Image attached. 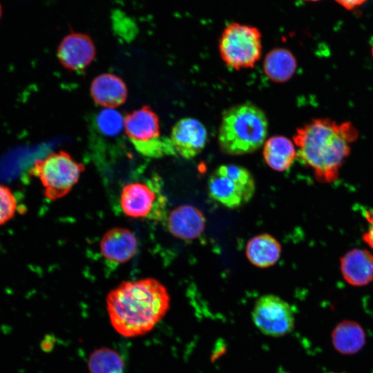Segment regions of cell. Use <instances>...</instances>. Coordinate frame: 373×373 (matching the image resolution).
Masks as SVG:
<instances>
[{
  "label": "cell",
  "mask_w": 373,
  "mask_h": 373,
  "mask_svg": "<svg viewBox=\"0 0 373 373\" xmlns=\"http://www.w3.org/2000/svg\"><path fill=\"white\" fill-rule=\"evenodd\" d=\"M359 132L350 121L313 119L298 128L293 137L296 157L311 169L317 181L330 184L339 178Z\"/></svg>",
  "instance_id": "cell-1"
},
{
  "label": "cell",
  "mask_w": 373,
  "mask_h": 373,
  "mask_svg": "<svg viewBox=\"0 0 373 373\" xmlns=\"http://www.w3.org/2000/svg\"><path fill=\"white\" fill-rule=\"evenodd\" d=\"M106 303L114 329L134 338L151 331L164 317L170 296L160 281L146 278L122 282L108 294Z\"/></svg>",
  "instance_id": "cell-2"
},
{
  "label": "cell",
  "mask_w": 373,
  "mask_h": 373,
  "mask_svg": "<svg viewBox=\"0 0 373 373\" xmlns=\"http://www.w3.org/2000/svg\"><path fill=\"white\" fill-rule=\"evenodd\" d=\"M267 131V118L261 108L250 102L235 105L222 114L218 130L220 149L231 155L253 153L264 144Z\"/></svg>",
  "instance_id": "cell-3"
},
{
  "label": "cell",
  "mask_w": 373,
  "mask_h": 373,
  "mask_svg": "<svg viewBox=\"0 0 373 373\" xmlns=\"http://www.w3.org/2000/svg\"><path fill=\"white\" fill-rule=\"evenodd\" d=\"M84 169V166L70 154L59 151L37 160L31 173L40 180L44 195L50 200H56L72 190Z\"/></svg>",
  "instance_id": "cell-4"
},
{
  "label": "cell",
  "mask_w": 373,
  "mask_h": 373,
  "mask_svg": "<svg viewBox=\"0 0 373 373\" xmlns=\"http://www.w3.org/2000/svg\"><path fill=\"white\" fill-rule=\"evenodd\" d=\"M220 55L229 68H253L262 55V35L254 26L233 22L222 31L219 39Z\"/></svg>",
  "instance_id": "cell-5"
},
{
  "label": "cell",
  "mask_w": 373,
  "mask_h": 373,
  "mask_svg": "<svg viewBox=\"0 0 373 373\" xmlns=\"http://www.w3.org/2000/svg\"><path fill=\"white\" fill-rule=\"evenodd\" d=\"M209 196L229 209H236L251 200L256 191L254 178L245 167L228 164L218 166L207 182Z\"/></svg>",
  "instance_id": "cell-6"
},
{
  "label": "cell",
  "mask_w": 373,
  "mask_h": 373,
  "mask_svg": "<svg viewBox=\"0 0 373 373\" xmlns=\"http://www.w3.org/2000/svg\"><path fill=\"white\" fill-rule=\"evenodd\" d=\"M124 130L136 151L145 157L159 158L175 155L170 138L161 135L158 117L149 106L128 114L124 119Z\"/></svg>",
  "instance_id": "cell-7"
},
{
  "label": "cell",
  "mask_w": 373,
  "mask_h": 373,
  "mask_svg": "<svg viewBox=\"0 0 373 373\" xmlns=\"http://www.w3.org/2000/svg\"><path fill=\"white\" fill-rule=\"evenodd\" d=\"M119 204L124 214L133 218L161 221L166 218L167 198L158 177L126 184Z\"/></svg>",
  "instance_id": "cell-8"
},
{
  "label": "cell",
  "mask_w": 373,
  "mask_h": 373,
  "mask_svg": "<svg viewBox=\"0 0 373 373\" xmlns=\"http://www.w3.org/2000/svg\"><path fill=\"white\" fill-rule=\"evenodd\" d=\"M251 318L261 333L271 337H281L289 334L295 324L291 305L274 294L263 295L256 300Z\"/></svg>",
  "instance_id": "cell-9"
},
{
  "label": "cell",
  "mask_w": 373,
  "mask_h": 373,
  "mask_svg": "<svg viewBox=\"0 0 373 373\" xmlns=\"http://www.w3.org/2000/svg\"><path fill=\"white\" fill-rule=\"evenodd\" d=\"M175 152L185 159L198 155L204 149L207 131L202 123L192 117L178 120L169 137Z\"/></svg>",
  "instance_id": "cell-10"
},
{
  "label": "cell",
  "mask_w": 373,
  "mask_h": 373,
  "mask_svg": "<svg viewBox=\"0 0 373 373\" xmlns=\"http://www.w3.org/2000/svg\"><path fill=\"white\" fill-rule=\"evenodd\" d=\"M95 46L86 34L71 32L65 36L57 48V57L62 66L70 70L86 68L94 59Z\"/></svg>",
  "instance_id": "cell-11"
},
{
  "label": "cell",
  "mask_w": 373,
  "mask_h": 373,
  "mask_svg": "<svg viewBox=\"0 0 373 373\" xmlns=\"http://www.w3.org/2000/svg\"><path fill=\"white\" fill-rule=\"evenodd\" d=\"M99 249L107 261L117 265L123 264L135 255L137 241L130 229L115 227L104 234L99 242Z\"/></svg>",
  "instance_id": "cell-12"
},
{
  "label": "cell",
  "mask_w": 373,
  "mask_h": 373,
  "mask_svg": "<svg viewBox=\"0 0 373 373\" xmlns=\"http://www.w3.org/2000/svg\"><path fill=\"white\" fill-rule=\"evenodd\" d=\"M206 220L202 212L192 205H182L173 209L167 218V227L175 237L192 240L204 230Z\"/></svg>",
  "instance_id": "cell-13"
},
{
  "label": "cell",
  "mask_w": 373,
  "mask_h": 373,
  "mask_svg": "<svg viewBox=\"0 0 373 373\" xmlns=\"http://www.w3.org/2000/svg\"><path fill=\"white\" fill-rule=\"evenodd\" d=\"M340 270L348 284L367 285L373 281V254L365 249H352L340 258Z\"/></svg>",
  "instance_id": "cell-14"
},
{
  "label": "cell",
  "mask_w": 373,
  "mask_h": 373,
  "mask_svg": "<svg viewBox=\"0 0 373 373\" xmlns=\"http://www.w3.org/2000/svg\"><path fill=\"white\" fill-rule=\"evenodd\" d=\"M90 94L94 102L104 108H115L124 103L128 90L118 76L104 73L96 77L91 83Z\"/></svg>",
  "instance_id": "cell-15"
},
{
  "label": "cell",
  "mask_w": 373,
  "mask_h": 373,
  "mask_svg": "<svg viewBox=\"0 0 373 373\" xmlns=\"http://www.w3.org/2000/svg\"><path fill=\"white\" fill-rule=\"evenodd\" d=\"M334 349L343 354L359 352L365 345L366 335L362 326L353 321L344 320L338 323L332 332Z\"/></svg>",
  "instance_id": "cell-16"
},
{
  "label": "cell",
  "mask_w": 373,
  "mask_h": 373,
  "mask_svg": "<svg viewBox=\"0 0 373 373\" xmlns=\"http://www.w3.org/2000/svg\"><path fill=\"white\" fill-rule=\"evenodd\" d=\"M281 254L278 241L268 233H262L250 239L246 246V256L254 265L267 268L275 265Z\"/></svg>",
  "instance_id": "cell-17"
},
{
  "label": "cell",
  "mask_w": 373,
  "mask_h": 373,
  "mask_svg": "<svg viewBox=\"0 0 373 373\" xmlns=\"http://www.w3.org/2000/svg\"><path fill=\"white\" fill-rule=\"evenodd\" d=\"M263 145L264 160L266 164L275 171L287 170L296 157L294 144L285 136L271 137Z\"/></svg>",
  "instance_id": "cell-18"
},
{
  "label": "cell",
  "mask_w": 373,
  "mask_h": 373,
  "mask_svg": "<svg viewBox=\"0 0 373 373\" xmlns=\"http://www.w3.org/2000/svg\"><path fill=\"white\" fill-rule=\"evenodd\" d=\"M297 68V61L294 54L284 48H275L265 56L263 71L271 81L283 83L289 80Z\"/></svg>",
  "instance_id": "cell-19"
},
{
  "label": "cell",
  "mask_w": 373,
  "mask_h": 373,
  "mask_svg": "<svg viewBox=\"0 0 373 373\" xmlns=\"http://www.w3.org/2000/svg\"><path fill=\"white\" fill-rule=\"evenodd\" d=\"M90 373H124V362L120 354L108 347L93 351L88 361Z\"/></svg>",
  "instance_id": "cell-20"
},
{
  "label": "cell",
  "mask_w": 373,
  "mask_h": 373,
  "mask_svg": "<svg viewBox=\"0 0 373 373\" xmlns=\"http://www.w3.org/2000/svg\"><path fill=\"white\" fill-rule=\"evenodd\" d=\"M124 119L122 114L113 108H104L96 116L97 131L106 137H115L124 129Z\"/></svg>",
  "instance_id": "cell-21"
},
{
  "label": "cell",
  "mask_w": 373,
  "mask_h": 373,
  "mask_svg": "<svg viewBox=\"0 0 373 373\" xmlns=\"http://www.w3.org/2000/svg\"><path fill=\"white\" fill-rule=\"evenodd\" d=\"M17 209V201L11 190L0 184V225L9 221L15 216Z\"/></svg>",
  "instance_id": "cell-22"
},
{
  "label": "cell",
  "mask_w": 373,
  "mask_h": 373,
  "mask_svg": "<svg viewBox=\"0 0 373 373\" xmlns=\"http://www.w3.org/2000/svg\"><path fill=\"white\" fill-rule=\"evenodd\" d=\"M365 218L369 224L368 229L363 233V241L373 250V209L365 212Z\"/></svg>",
  "instance_id": "cell-23"
},
{
  "label": "cell",
  "mask_w": 373,
  "mask_h": 373,
  "mask_svg": "<svg viewBox=\"0 0 373 373\" xmlns=\"http://www.w3.org/2000/svg\"><path fill=\"white\" fill-rule=\"evenodd\" d=\"M347 9H352L363 3L366 0H336Z\"/></svg>",
  "instance_id": "cell-24"
},
{
  "label": "cell",
  "mask_w": 373,
  "mask_h": 373,
  "mask_svg": "<svg viewBox=\"0 0 373 373\" xmlns=\"http://www.w3.org/2000/svg\"><path fill=\"white\" fill-rule=\"evenodd\" d=\"M371 53H372V57H373V45H372V46Z\"/></svg>",
  "instance_id": "cell-25"
},
{
  "label": "cell",
  "mask_w": 373,
  "mask_h": 373,
  "mask_svg": "<svg viewBox=\"0 0 373 373\" xmlns=\"http://www.w3.org/2000/svg\"><path fill=\"white\" fill-rule=\"evenodd\" d=\"M1 4H0V18H1Z\"/></svg>",
  "instance_id": "cell-26"
},
{
  "label": "cell",
  "mask_w": 373,
  "mask_h": 373,
  "mask_svg": "<svg viewBox=\"0 0 373 373\" xmlns=\"http://www.w3.org/2000/svg\"><path fill=\"white\" fill-rule=\"evenodd\" d=\"M306 1H318V0H306Z\"/></svg>",
  "instance_id": "cell-27"
}]
</instances>
